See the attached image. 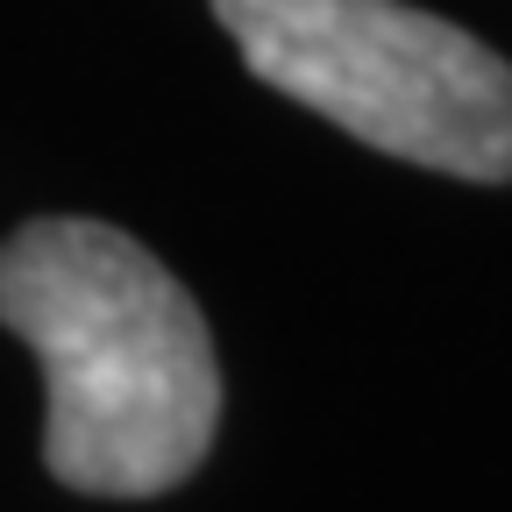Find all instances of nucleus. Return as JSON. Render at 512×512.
<instances>
[{
    "label": "nucleus",
    "mask_w": 512,
    "mask_h": 512,
    "mask_svg": "<svg viewBox=\"0 0 512 512\" xmlns=\"http://www.w3.org/2000/svg\"><path fill=\"white\" fill-rule=\"evenodd\" d=\"M0 328L43 363V463L86 498H157L221 427V363L192 292L107 221L50 214L0 242Z\"/></svg>",
    "instance_id": "1"
},
{
    "label": "nucleus",
    "mask_w": 512,
    "mask_h": 512,
    "mask_svg": "<svg viewBox=\"0 0 512 512\" xmlns=\"http://www.w3.org/2000/svg\"><path fill=\"white\" fill-rule=\"evenodd\" d=\"M242 64L342 136L470 185L512 178V64L406 0H214Z\"/></svg>",
    "instance_id": "2"
}]
</instances>
